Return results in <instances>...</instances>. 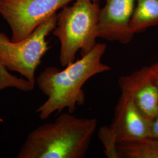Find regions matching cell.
Segmentation results:
<instances>
[{"instance_id": "6da1fadb", "label": "cell", "mask_w": 158, "mask_h": 158, "mask_svg": "<svg viewBox=\"0 0 158 158\" xmlns=\"http://www.w3.org/2000/svg\"><path fill=\"white\" fill-rule=\"evenodd\" d=\"M106 50L105 44H97L89 53L64 69L50 66L39 74L37 85L48 97L36 111L40 118L45 120L53 113H60L64 108L73 114L77 107L85 104L83 87L85 83L95 75L111 70L110 66L102 62Z\"/></svg>"}, {"instance_id": "7a4b0ae2", "label": "cell", "mask_w": 158, "mask_h": 158, "mask_svg": "<svg viewBox=\"0 0 158 158\" xmlns=\"http://www.w3.org/2000/svg\"><path fill=\"white\" fill-rule=\"evenodd\" d=\"M97 127L96 118L62 114L55 121L41 125L30 132L17 157L85 158Z\"/></svg>"}, {"instance_id": "3957f363", "label": "cell", "mask_w": 158, "mask_h": 158, "mask_svg": "<svg viewBox=\"0 0 158 158\" xmlns=\"http://www.w3.org/2000/svg\"><path fill=\"white\" fill-rule=\"evenodd\" d=\"M100 10L98 0H77L57 15L53 34L60 43L59 61L63 68L75 61L79 51L83 56L97 45Z\"/></svg>"}, {"instance_id": "277c9868", "label": "cell", "mask_w": 158, "mask_h": 158, "mask_svg": "<svg viewBox=\"0 0 158 158\" xmlns=\"http://www.w3.org/2000/svg\"><path fill=\"white\" fill-rule=\"evenodd\" d=\"M57 21L55 13L19 42H12L6 34L0 32V64L8 70L20 74L35 85V71L49 49L46 38L55 28Z\"/></svg>"}, {"instance_id": "5b68a950", "label": "cell", "mask_w": 158, "mask_h": 158, "mask_svg": "<svg viewBox=\"0 0 158 158\" xmlns=\"http://www.w3.org/2000/svg\"><path fill=\"white\" fill-rule=\"evenodd\" d=\"M72 0H0V15L9 25L11 40L19 42Z\"/></svg>"}, {"instance_id": "8992f818", "label": "cell", "mask_w": 158, "mask_h": 158, "mask_svg": "<svg viewBox=\"0 0 158 158\" xmlns=\"http://www.w3.org/2000/svg\"><path fill=\"white\" fill-rule=\"evenodd\" d=\"M100 9L97 24V37L128 44L134 34L130 28L136 0H106Z\"/></svg>"}, {"instance_id": "52a82bcc", "label": "cell", "mask_w": 158, "mask_h": 158, "mask_svg": "<svg viewBox=\"0 0 158 158\" xmlns=\"http://www.w3.org/2000/svg\"><path fill=\"white\" fill-rule=\"evenodd\" d=\"M119 87L135 103L147 118L152 120L158 113V87L149 66H144L132 73L121 76Z\"/></svg>"}, {"instance_id": "ba28073f", "label": "cell", "mask_w": 158, "mask_h": 158, "mask_svg": "<svg viewBox=\"0 0 158 158\" xmlns=\"http://www.w3.org/2000/svg\"><path fill=\"white\" fill-rule=\"evenodd\" d=\"M151 120L144 116L126 93L121 91L110 127L120 142L151 137Z\"/></svg>"}, {"instance_id": "9c48e42d", "label": "cell", "mask_w": 158, "mask_h": 158, "mask_svg": "<svg viewBox=\"0 0 158 158\" xmlns=\"http://www.w3.org/2000/svg\"><path fill=\"white\" fill-rule=\"evenodd\" d=\"M136 1L130 23V30L134 35L158 25V0Z\"/></svg>"}, {"instance_id": "30bf717a", "label": "cell", "mask_w": 158, "mask_h": 158, "mask_svg": "<svg viewBox=\"0 0 158 158\" xmlns=\"http://www.w3.org/2000/svg\"><path fill=\"white\" fill-rule=\"evenodd\" d=\"M120 158H158V139L152 137L120 142Z\"/></svg>"}, {"instance_id": "8fae6325", "label": "cell", "mask_w": 158, "mask_h": 158, "mask_svg": "<svg viewBox=\"0 0 158 158\" xmlns=\"http://www.w3.org/2000/svg\"><path fill=\"white\" fill-rule=\"evenodd\" d=\"M98 136L104 147V154L108 158H120L118 139L110 125L102 127L98 130Z\"/></svg>"}, {"instance_id": "7c38bea8", "label": "cell", "mask_w": 158, "mask_h": 158, "mask_svg": "<svg viewBox=\"0 0 158 158\" xmlns=\"http://www.w3.org/2000/svg\"><path fill=\"white\" fill-rule=\"evenodd\" d=\"M7 87H14L19 90L29 91L32 89V85L25 79L14 76L0 64V91Z\"/></svg>"}, {"instance_id": "4fadbf2b", "label": "cell", "mask_w": 158, "mask_h": 158, "mask_svg": "<svg viewBox=\"0 0 158 158\" xmlns=\"http://www.w3.org/2000/svg\"><path fill=\"white\" fill-rule=\"evenodd\" d=\"M151 136L152 138L158 139V113L151 120Z\"/></svg>"}, {"instance_id": "5bb4252c", "label": "cell", "mask_w": 158, "mask_h": 158, "mask_svg": "<svg viewBox=\"0 0 158 158\" xmlns=\"http://www.w3.org/2000/svg\"><path fill=\"white\" fill-rule=\"evenodd\" d=\"M149 68L154 80L158 87V62L153 63Z\"/></svg>"}]
</instances>
